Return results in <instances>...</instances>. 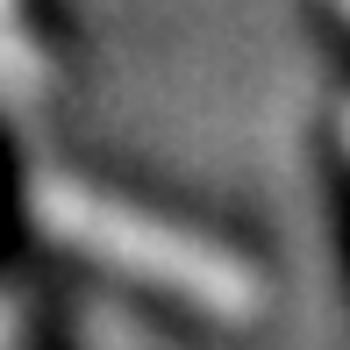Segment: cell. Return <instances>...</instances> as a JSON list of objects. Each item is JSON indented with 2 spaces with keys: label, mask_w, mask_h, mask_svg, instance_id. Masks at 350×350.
<instances>
[{
  "label": "cell",
  "mask_w": 350,
  "mask_h": 350,
  "mask_svg": "<svg viewBox=\"0 0 350 350\" xmlns=\"http://www.w3.org/2000/svg\"><path fill=\"white\" fill-rule=\"evenodd\" d=\"M343 150H350V107H343Z\"/></svg>",
  "instance_id": "obj_3"
},
{
  "label": "cell",
  "mask_w": 350,
  "mask_h": 350,
  "mask_svg": "<svg viewBox=\"0 0 350 350\" xmlns=\"http://www.w3.org/2000/svg\"><path fill=\"white\" fill-rule=\"evenodd\" d=\"M29 215H36V229L51 243L93 258L100 272H122V279L150 286V293L179 300V308L208 314V322L243 329L265 308V279L243 250L215 243V236L186 229V221H165V215L136 208V200L107 193L93 179H72L57 165L29 172Z\"/></svg>",
  "instance_id": "obj_1"
},
{
  "label": "cell",
  "mask_w": 350,
  "mask_h": 350,
  "mask_svg": "<svg viewBox=\"0 0 350 350\" xmlns=\"http://www.w3.org/2000/svg\"><path fill=\"white\" fill-rule=\"evenodd\" d=\"M43 93V51L22 22V0H0V100L29 107Z\"/></svg>",
  "instance_id": "obj_2"
},
{
  "label": "cell",
  "mask_w": 350,
  "mask_h": 350,
  "mask_svg": "<svg viewBox=\"0 0 350 350\" xmlns=\"http://www.w3.org/2000/svg\"><path fill=\"white\" fill-rule=\"evenodd\" d=\"M336 8H343V14H350V0H336Z\"/></svg>",
  "instance_id": "obj_4"
}]
</instances>
